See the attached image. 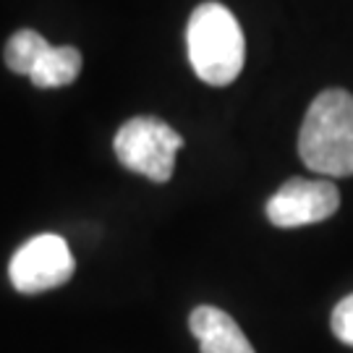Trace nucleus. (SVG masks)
Returning a JSON list of instances; mask_svg holds the SVG:
<instances>
[{
  "mask_svg": "<svg viewBox=\"0 0 353 353\" xmlns=\"http://www.w3.org/2000/svg\"><path fill=\"white\" fill-rule=\"evenodd\" d=\"M299 154L309 170L327 178L353 176V94L327 89L309 105L299 131Z\"/></svg>",
  "mask_w": 353,
  "mask_h": 353,
  "instance_id": "obj_1",
  "label": "nucleus"
},
{
  "mask_svg": "<svg viewBox=\"0 0 353 353\" xmlns=\"http://www.w3.org/2000/svg\"><path fill=\"white\" fill-rule=\"evenodd\" d=\"M189 61L194 74L212 87L236 81L246 58V39L239 19L223 3L196 6L186 26Z\"/></svg>",
  "mask_w": 353,
  "mask_h": 353,
  "instance_id": "obj_2",
  "label": "nucleus"
},
{
  "mask_svg": "<svg viewBox=\"0 0 353 353\" xmlns=\"http://www.w3.org/2000/svg\"><path fill=\"white\" fill-rule=\"evenodd\" d=\"M183 147V137L160 118L141 115L118 128L113 150L128 170L150 178L154 183L170 181L176 170V154Z\"/></svg>",
  "mask_w": 353,
  "mask_h": 353,
  "instance_id": "obj_3",
  "label": "nucleus"
},
{
  "mask_svg": "<svg viewBox=\"0 0 353 353\" xmlns=\"http://www.w3.org/2000/svg\"><path fill=\"white\" fill-rule=\"evenodd\" d=\"M74 267L76 262L68 243L55 233H42L26 241L13 254L8 278L19 293H45L68 283L74 275Z\"/></svg>",
  "mask_w": 353,
  "mask_h": 353,
  "instance_id": "obj_4",
  "label": "nucleus"
},
{
  "mask_svg": "<svg viewBox=\"0 0 353 353\" xmlns=\"http://www.w3.org/2000/svg\"><path fill=\"white\" fill-rule=\"evenodd\" d=\"M341 191L332 181L290 178L267 202V220L278 228H301L322 223L338 212Z\"/></svg>",
  "mask_w": 353,
  "mask_h": 353,
  "instance_id": "obj_5",
  "label": "nucleus"
},
{
  "mask_svg": "<svg viewBox=\"0 0 353 353\" xmlns=\"http://www.w3.org/2000/svg\"><path fill=\"white\" fill-rule=\"evenodd\" d=\"M191 335L199 341L202 353H256L236 319L214 306H199L189 316Z\"/></svg>",
  "mask_w": 353,
  "mask_h": 353,
  "instance_id": "obj_6",
  "label": "nucleus"
},
{
  "mask_svg": "<svg viewBox=\"0 0 353 353\" xmlns=\"http://www.w3.org/2000/svg\"><path fill=\"white\" fill-rule=\"evenodd\" d=\"M79 71H81V52L71 48V45H63V48L50 45L48 50L42 52L37 65L32 68L29 79L39 89H55L74 84Z\"/></svg>",
  "mask_w": 353,
  "mask_h": 353,
  "instance_id": "obj_7",
  "label": "nucleus"
},
{
  "mask_svg": "<svg viewBox=\"0 0 353 353\" xmlns=\"http://www.w3.org/2000/svg\"><path fill=\"white\" fill-rule=\"evenodd\" d=\"M48 48H50V42L42 37L39 32H34V29H21V32H16L6 42L3 58H6V65L11 68L13 74L29 76Z\"/></svg>",
  "mask_w": 353,
  "mask_h": 353,
  "instance_id": "obj_8",
  "label": "nucleus"
},
{
  "mask_svg": "<svg viewBox=\"0 0 353 353\" xmlns=\"http://www.w3.org/2000/svg\"><path fill=\"white\" fill-rule=\"evenodd\" d=\"M332 332H335L338 341L353 348V293L345 296L335 306V312H332Z\"/></svg>",
  "mask_w": 353,
  "mask_h": 353,
  "instance_id": "obj_9",
  "label": "nucleus"
}]
</instances>
